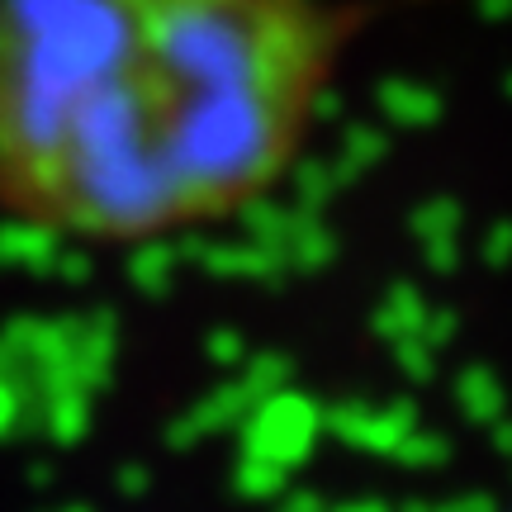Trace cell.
<instances>
[{"label":"cell","mask_w":512,"mask_h":512,"mask_svg":"<svg viewBox=\"0 0 512 512\" xmlns=\"http://www.w3.org/2000/svg\"><path fill=\"white\" fill-rule=\"evenodd\" d=\"M361 10L0 0V214L91 247L238 219L304 157Z\"/></svg>","instance_id":"6da1fadb"}]
</instances>
